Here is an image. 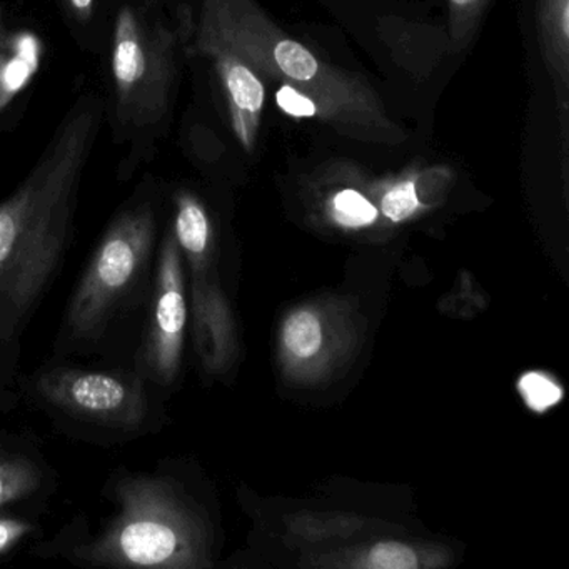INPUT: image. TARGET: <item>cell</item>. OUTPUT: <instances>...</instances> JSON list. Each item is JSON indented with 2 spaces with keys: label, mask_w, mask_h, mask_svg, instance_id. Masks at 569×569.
Returning <instances> with one entry per match:
<instances>
[{
  "label": "cell",
  "mask_w": 569,
  "mask_h": 569,
  "mask_svg": "<svg viewBox=\"0 0 569 569\" xmlns=\"http://www.w3.org/2000/svg\"><path fill=\"white\" fill-rule=\"evenodd\" d=\"M58 482L54 466L34 439L0 429V515L41 512Z\"/></svg>",
  "instance_id": "obj_9"
},
{
  "label": "cell",
  "mask_w": 569,
  "mask_h": 569,
  "mask_svg": "<svg viewBox=\"0 0 569 569\" xmlns=\"http://www.w3.org/2000/svg\"><path fill=\"white\" fill-rule=\"evenodd\" d=\"M102 102L81 98L21 186L0 202V371L18 382L22 336L58 278Z\"/></svg>",
  "instance_id": "obj_1"
},
{
  "label": "cell",
  "mask_w": 569,
  "mask_h": 569,
  "mask_svg": "<svg viewBox=\"0 0 569 569\" xmlns=\"http://www.w3.org/2000/svg\"><path fill=\"white\" fill-rule=\"evenodd\" d=\"M69 4L79 18L88 19L91 18L94 0H69Z\"/></svg>",
  "instance_id": "obj_19"
},
{
  "label": "cell",
  "mask_w": 569,
  "mask_h": 569,
  "mask_svg": "<svg viewBox=\"0 0 569 569\" xmlns=\"http://www.w3.org/2000/svg\"><path fill=\"white\" fill-rule=\"evenodd\" d=\"M369 566L379 569H415L418 558L415 551L401 542H381L369 555Z\"/></svg>",
  "instance_id": "obj_17"
},
{
  "label": "cell",
  "mask_w": 569,
  "mask_h": 569,
  "mask_svg": "<svg viewBox=\"0 0 569 569\" xmlns=\"http://www.w3.org/2000/svg\"><path fill=\"white\" fill-rule=\"evenodd\" d=\"M519 389H521L528 406H531L535 411H546L559 402L562 396L559 386L541 372H528L522 376L519 379Z\"/></svg>",
  "instance_id": "obj_16"
},
{
  "label": "cell",
  "mask_w": 569,
  "mask_h": 569,
  "mask_svg": "<svg viewBox=\"0 0 569 569\" xmlns=\"http://www.w3.org/2000/svg\"><path fill=\"white\" fill-rule=\"evenodd\" d=\"M491 0H448V49L459 54L478 31Z\"/></svg>",
  "instance_id": "obj_11"
},
{
  "label": "cell",
  "mask_w": 569,
  "mask_h": 569,
  "mask_svg": "<svg viewBox=\"0 0 569 569\" xmlns=\"http://www.w3.org/2000/svg\"><path fill=\"white\" fill-rule=\"evenodd\" d=\"M286 348L296 358H312L321 348L322 329L319 319L311 312H298L286 322Z\"/></svg>",
  "instance_id": "obj_12"
},
{
  "label": "cell",
  "mask_w": 569,
  "mask_h": 569,
  "mask_svg": "<svg viewBox=\"0 0 569 569\" xmlns=\"http://www.w3.org/2000/svg\"><path fill=\"white\" fill-rule=\"evenodd\" d=\"M332 218L346 228H365L378 218V209L356 189H342L332 198Z\"/></svg>",
  "instance_id": "obj_14"
},
{
  "label": "cell",
  "mask_w": 569,
  "mask_h": 569,
  "mask_svg": "<svg viewBox=\"0 0 569 569\" xmlns=\"http://www.w3.org/2000/svg\"><path fill=\"white\" fill-rule=\"evenodd\" d=\"M191 38L224 46L262 78L308 96L318 111L316 119L345 134L388 144L405 139L371 86L288 38L256 0H201L192 16Z\"/></svg>",
  "instance_id": "obj_2"
},
{
  "label": "cell",
  "mask_w": 569,
  "mask_h": 569,
  "mask_svg": "<svg viewBox=\"0 0 569 569\" xmlns=\"http://www.w3.org/2000/svg\"><path fill=\"white\" fill-rule=\"evenodd\" d=\"M19 395L54 428L94 445L151 435L161 426L158 386L132 366H82L52 359L18 379Z\"/></svg>",
  "instance_id": "obj_5"
},
{
  "label": "cell",
  "mask_w": 569,
  "mask_h": 569,
  "mask_svg": "<svg viewBox=\"0 0 569 569\" xmlns=\"http://www.w3.org/2000/svg\"><path fill=\"white\" fill-rule=\"evenodd\" d=\"M159 221L152 196L116 212L68 299L54 359L109 355L126 328L141 329L154 281Z\"/></svg>",
  "instance_id": "obj_4"
},
{
  "label": "cell",
  "mask_w": 569,
  "mask_h": 569,
  "mask_svg": "<svg viewBox=\"0 0 569 569\" xmlns=\"http://www.w3.org/2000/svg\"><path fill=\"white\" fill-rule=\"evenodd\" d=\"M41 532L34 511H9L0 515V559L14 555Z\"/></svg>",
  "instance_id": "obj_13"
},
{
  "label": "cell",
  "mask_w": 569,
  "mask_h": 569,
  "mask_svg": "<svg viewBox=\"0 0 569 569\" xmlns=\"http://www.w3.org/2000/svg\"><path fill=\"white\" fill-rule=\"evenodd\" d=\"M419 202L416 179L406 178L395 182L381 199V211L389 221L401 222L418 211Z\"/></svg>",
  "instance_id": "obj_15"
},
{
  "label": "cell",
  "mask_w": 569,
  "mask_h": 569,
  "mask_svg": "<svg viewBox=\"0 0 569 569\" xmlns=\"http://www.w3.org/2000/svg\"><path fill=\"white\" fill-rule=\"evenodd\" d=\"M186 326L188 301L182 252L169 224L159 244L154 281L129 366L159 389L174 385L181 369Z\"/></svg>",
  "instance_id": "obj_7"
},
{
  "label": "cell",
  "mask_w": 569,
  "mask_h": 569,
  "mask_svg": "<svg viewBox=\"0 0 569 569\" xmlns=\"http://www.w3.org/2000/svg\"><path fill=\"white\" fill-rule=\"evenodd\" d=\"M0 29H2V26H0Z\"/></svg>",
  "instance_id": "obj_20"
},
{
  "label": "cell",
  "mask_w": 569,
  "mask_h": 569,
  "mask_svg": "<svg viewBox=\"0 0 569 569\" xmlns=\"http://www.w3.org/2000/svg\"><path fill=\"white\" fill-rule=\"evenodd\" d=\"M539 44L552 81L561 132L562 161L568 159L569 0H536Z\"/></svg>",
  "instance_id": "obj_10"
},
{
  "label": "cell",
  "mask_w": 569,
  "mask_h": 569,
  "mask_svg": "<svg viewBox=\"0 0 569 569\" xmlns=\"http://www.w3.org/2000/svg\"><path fill=\"white\" fill-rule=\"evenodd\" d=\"M112 512L92 532L82 516L32 555L89 568H184L198 558L199 528L168 466L118 468L102 488Z\"/></svg>",
  "instance_id": "obj_3"
},
{
  "label": "cell",
  "mask_w": 569,
  "mask_h": 569,
  "mask_svg": "<svg viewBox=\"0 0 569 569\" xmlns=\"http://www.w3.org/2000/svg\"><path fill=\"white\" fill-rule=\"evenodd\" d=\"M194 12L179 4L169 12L161 0H126L116 14L111 74L116 124L156 128L171 108L179 56L188 52Z\"/></svg>",
  "instance_id": "obj_6"
},
{
  "label": "cell",
  "mask_w": 569,
  "mask_h": 569,
  "mask_svg": "<svg viewBox=\"0 0 569 569\" xmlns=\"http://www.w3.org/2000/svg\"><path fill=\"white\" fill-rule=\"evenodd\" d=\"M188 54L211 62L232 132L246 152H251L258 141L264 111V78L231 49L204 39H189Z\"/></svg>",
  "instance_id": "obj_8"
},
{
  "label": "cell",
  "mask_w": 569,
  "mask_h": 569,
  "mask_svg": "<svg viewBox=\"0 0 569 569\" xmlns=\"http://www.w3.org/2000/svg\"><path fill=\"white\" fill-rule=\"evenodd\" d=\"M19 401H21V395H19L18 382L0 371V411H12Z\"/></svg>",
  "instance_id": "obj_18"
}]
</instances>
